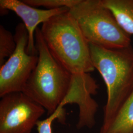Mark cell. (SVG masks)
<instances>
[{
	"label": "cell",
	"mask_w": 133,
	"mask_h": 133,
	"mask_svg": "<svg viewBox=\"0 0 133 133\" xmlns=\"http://www.w3.org/2000/svg\"><path fill=\"white\" fill-rule=\"evenodd\" d=\"M114 15L124 31L133 35V0H101Z\"/></svg>",
	"instance_id": "obj_10"
},
{
	"label": "cell",
	"mask_w": 133,
	"mask_h": 133,
	"mask_svg": "<svg viewBox=\"0 0 133 133\" xmlns=\"http://www.w3.org/2000/svg\"><path fill=\"white\" fill-rule=\"evenodd\" d=\"M65 114L64 108L59 107L57 110L45 119L39 120L36 127L38 133H53L52 124L57 118H64Z\"/></svg>",
	"instance_id": "obj_13"
},
{
	"label": "cell",
	"mask_w": 133,
	"mask_h": 133,
	"mask_svg": "<svg viewBox=\"0 0 133 133\" xmlns=\"http://www.w3.org/2000/svg\"><path fill=\"white\" fill-rule=\"evenodd\" d=\"M45 112L23 92L4 95L0 101V133H31Z\"/></svg>",
	"instance_id": "obj_6"
},
{
	"label": "cell",
	"mask_w": 133,
	"mask_h": 133,
	"mask_svg": "<svg viewBox=\"0 0 133 133\" xmlns=\"http://www.w3.org/2000/svg\"><path fill=\"white\" fill-rule=\"evenodd\" d=\"M41 31L53 57L71 75L95 70L89 44L69 11L51 17Z\"/></svg>",
	"instance_id": "obj_1"
},
{
	"label": "cell",
	"mask_w": 133,
	"mask_h": 133,
	"mask_svg": "<svg viewBox=\"0 0 133 133\" xmlns=\"http://www.w3.org/2000/svg\"><path fill=\"white\" fill-rule=\"evenodd\" d=\"M14 53L0 68V97L12 92H22L38 61V55L27 52L28 33L23 23L15 28Z\"/></svg>",
	"instance_id": "obj_5"
},
{
	"label": "cell",
	"mask_w": 133,
	"mask_h": 133,
	"mask_svg": "<svg viewBox=\"0 0 133 133\" xmlns=\"http://www.w3.org/2000/svg\"><path fill=\"white\" fill-rule=\"evenodd\" d=\"M89 44L115 49L131 45V36L120 27L101 0H81L69 10Z\"/></svg>",
	"instance_id": "obj_4"
},
{
	"label": "cell",
	"mask_w": 133,
	"mask_h": 133,
	"mask_svg": "<svg viewBox=\"0 0 133 133\" xmlns=\"http://www.w3.org/2000/svg\"><path fill=\"white\" fill-rule=\"evenodd\" d=\"M35 38L38 61L22 92L43 107L50 115L66 98L71 86L72 75L53 57L38 27Z\"/></svg>",
	"instance_id": "obj_3"
},
{
	"label": "cell",
	"mask_w": 133,
	"mask_h": 133,
	"mask_svg": "<svg viewBox=\"0 0 133 133\" xmlns=\"http://www.w3.org/2000/svg\"><path fill=\"white\" fill-rule=\"evenodd\" d=\"M99 85L89 73L72 75L71 84L66 98L61 105L75 104L79 108L76 127L92 128L96 123L95 116L99 108L92 96L97 94Z\"/></svg>",
	"instance_id": "obj_7"
},
{
	"label": "cell",
	"mask_w": 133,
	"mask_h": 133,
	"mask_svg": "<svg viewBox=\"0 0 133 133\" xmlns=\"http://www.w3.org/2000/svg\"><path fill=\"white\" fill-rule=\"evenodd\" d=\"M99 133H133V91L108 126Z\"/></svg>",
	"instance_id": "obj_9"
},
{
	"label": "cell",
	"mask_w": 133,
	"mask_h": 133,
	"mask_svg": "<svg viewBox=\"0 0 133 133\" xmlns=\"http://www.w3.org/2000/svg\"><path fill=\"white\" fill-rule=\"evenodd\" d=\"M81 0H23L25 4L34 8L43 6L48 10L57 9L64 7L71 9L77 4Z\"/></svg>",
	"instance_id": "obj_12"
},
{
	"label": "cell",
	"mask_w": 133,
	"mask_h": 133,
	"mask_svg": "<svg viewBox=\"0 0 133 133\" xmlns=\"http://www.w3.org/2000/svg\"><path fill=\"white\" fill-rule=\"evenodd\" d=\"M91 57L107 87V100L100 129L107 127L133 91V48L109 49L89 44Z\"/></svg>",
	"instance_id": "obj_2"
},
{
	"label": "cell",
	"mask_w": 133,
	"mask_h": 133,
	"mask_svg": "<svg viewBox=\"0 0 133 133\" xmlns=\"http://www.w3.org/2000/svg\"><path fill=\"white\" fill-rule=\"evenodd\" d=\"M16 48L14 36L3 25L0 26V66L14 53Z\"/></svg>",
	"instance_id": "obj_11"
},
{
	"label": "cell",
	"mask_w": 133,
	"mask_h": 133,
	"mask_svg": "<svg viewBox=\"0 0 133 133\" xmlns=\"http://www.w3.org/2000/svg\"><path fill=\"white\" fill-rule=\"evenodd\" d=\"M0 8L2 10L14 11L22 20L28 33L27 52L31 55H38L36 47L35 34L38 25L46 22L55 15L70 10L66 7L53 10L38 9L19 0H1Z\"/></svg>",
	"instance_id": "obj_8"
}]
</instances>
